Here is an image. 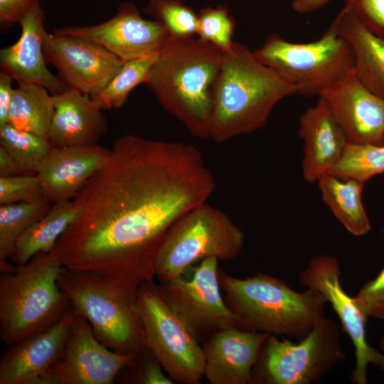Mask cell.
Wrapping results in <instances>:
<instances>
[{
  "label": "cell",
  "mask_w": 384,
  "mask_h": 384,
  "mask_svg": "<svg viewBox=\"0 0 384 384\" xmlns=\"http://www.w3.org/2000/svg\"><path fill=\"white\" fill-rule=\"evenodd\" d=\"M330 0H292V9L297 13L306 14L324 6Z\"/></svg>",
  "instance_id": "ab89813d"
},
{
  "label": "cell",
  "mask_w": 384,
  "mask_h": 384,
  "mask_svg": "<svg viewBox=\"0 0 384 384\" xmlns=\"http://www.w3.org/2000/svg\"><path fill=\"white\" fill-rule=\"evenodd\" d=\"M39 0H0V25L9 29L18 21L30 7Z\"/></svg>",
  "instance_id": "8d00e7d4"
},
{
  "label": "cell",
  "mask_w": 384,
  "mask_h": 384,
  "mask_svg": "<svg viewBox=\"0 0 384 384\" xmlns=\"http://www.w3.org/2000/svg\"><path fill=\"white\" fill-rule=\"evenodd\" d=\"M317 183L322 201L350 234L362 236L370 231V221L361 199L363 183L329 174L323 175Z\"/></svg>",
  "instance_id": "cb8c5ba5"
},
{
  "label": "cell",
  "mask_w": 384,
  "mask_h": 384,
  "mask_svg": "<svg viewBox=\"0 0 384 384\" xmlns=\"http://www.w3.org/2000/svg\"><path fill=\"white\" fill-rule=\"evenodd\" d=\"M138 364L137 379L134 383L142 384H173L174 381L166 376L162 366L145 347L135 358Z\"/></svg>",
  "instance_id": "d590c367"
},
{
  "label": "cell",
  "mask_w": 384,
  "mask_h": 384,
  "mask_svg": "<svg viewBox=\"0 0 384 384\" xmlns=\"http://www.w3.org/2000/svg\"><path fill=\"white\" fill-rule=\"evenodd\" d=\"M139 284L65 267L58 277L75 313L87 319L104 346L122 354L138 355L145 348L137 309Z\"/></svg>",
  "instance_id": "5b68a950"
},
{
  "label": "cell",
  "mask_w": 384,
  "mask_h": 384,
  "mask_svg": "<svg viewBox=\"0 0 384 384\" xmlns=\"http://www.w3.org/2000/svg\"><path fill=\"white\" fill-rule=\"evenodd\" d=\"M353 298L367 319L384 321V265L374 278L362 285Z\"/></svg>",
  "instance_id": "836d02e7"
},
{
  "label": "cell",
  "mask_w": 384,
  "mask_h": 384,
  "mask_svg": "<svg viewBox=\"0 0 384 384\" xmlns=\"http://www.w3.org/2000/svg\"><path fill=\"white\" fill-rule=\"evenodd\" d=\"M54 31L93 41L124 62L160 51L170 38L159 21L144 18L137 6L127 1L121 3L115 14L102 23Z\"/></svg>",
  "instance_id": "9a60e30c"
},
{
  "label": "cell",
  "mask_w": 384,
  "mask_h": 384,
  "mask_svg": "<svg viewBox=\"0 0 384 384\" xmlns=\"http://www.w3.org/2000/svg\"><path fill=\"white\" fill-rule=\"evenodd\" d=\"M13 77L6 72L0 71V127L8 124L9 111L14 88Z\"/></svg>",
  "instance_id": "74e56055"
},
{
  "label": "cell",
  "mask_w": 384,
  "mask_h": 384,
  "mask_svg": "<svg viewBox=\"0 0 384 384\" xmlns=\"http://www.w3.org/2000/svg\"><path fill=\"white\" fill-rule=\"evenodd\" d=\"M269 334L231 328L213 334L203 347L210 384L253 383L252 370Z\"/></svg>",
  "instance_id": "ffe728a7"
},
{
  "label": "cell",
  "mask_w": 384,
  "mask_h": 384,
  "mask_svg": "<svg viewBox=\"0 0 384 384\" xmlns=\"http://www.w3.org/2000/svg\"><path fill=\"white\" fill-rule=\"evenodd\" d=\"M333 22L351 47L357 78L368 90L384 100V41L343 8Z\"/></svg>",
  "instance_id": "603a6c76"
},
{
  "label": "cell",
  "mask_w": 384,
  "mask_h": 384,
  "mask_svg": "<svg viewBox=\"0 0 384 384\" xmlns=\"http://www.w3.org/2000/svg\"><path fill=\"white\" fill-rule=\"evenodd\" d=\"M137 309L145 347L174 383L198 384L206 356L198 337L154 280L139 285Z\"/></svg>",
  "instance_id": "9c48e42d"
},
{
  "label": "cell",
  "mask_w": 384,
  "mask_h": 384,
  "mask_svg": "<svg viewBox=\"0 0 384 384\" xmlns=\"http://www.w3.org/2000/svg\"><path fill=\"white\" fill-rule=\"evenodd\" d=\"M296 94L295 86L233 41L213 91L209 139L221 143L262 129L277 104Z\"/></svg>",
  "instance_id": "3957f363"
},
{
  "label": "cell",
  "mask_w": 384,
  "mask_h": 384,
  "mask_svg": "<svg viewBox=\"0 0 384 384\" xmlns=\"http://www.w3.org/2000/svg\"><path fill=\"white\" fill-rule=\"evenodd\" d=\"M352 14L370 33L384 41V0H343Z\"/></svg>",
  "instance_id": "e575fe53"
},
{
  "label": "cell",
  "mask_w": 384,
  "mask_h": 384,
  "mask_svg": "<svg viewBox=\"0 0 384 384\" xmlns=\"http://www.w3.org/2000/svg\"><path fill=\"white\" fill-rule=\"evenodd\" d=\"M137 356L107 348L96 338L87 319L75 313L65 349L45 384H111Z\"/></svg>",
  "instance_id": "5bb4252c"
},
{
  "label": "cell",
  "mask_w": 384,
  "mask_h": 384,
  "mask_svg": "<svg viewBox=\"0 0 384 384\" xmlns=\"http://www.w3.org/2000/svg\"><path fill=\"white\" fill-rule=\"evenodd\" d=\"M78 215L73 201L53 203L50 210L17 240L10 260L16 265L27 263L40 252H50Z\"/></svg>",
  "instance_id": "d4e9b609"
},
{
  "label": "cell",
  "mask_w": 384,
  "mask_h": 384,
  "mask_svg": "<svg viewBox=\"0 0 384 384\" xmlns=\"http://www.w3.org/2000/svg\"><path fill=\"white\" fill-rule=\"evenodd\" d=\"M63 265L40 252L0 277V337L7 346L45 331L72 307L58 284Z\"/></svg>",
  "instance_id": "8992f818"
},
{
  "label": "cell",
  "mask_w": 384,
  "mask_h": 384,
  "mask_svg": "<svg viewBox=\"0 0 384 384\" xmlns=\"http://www.w3.org/2000/svg\"><path fill=\"white\" fill-rule=\"evenodd\" d=\"M0 146L14 158L24 174H36L52 147L46 137L10 124L0 127Z\"/></svg>",
  "instance_id": "f546056e"
},
{
  "label": "cell",
  "mask_w": 384,
  "mask_h": 384,
  "mask_svg": "<svg viewBox=\"0 0 384 384\" xmlns=\"http://www.w3.org/2000/svg\"><path fill=\"white\" fill-rule=\"evenodd\" d=\"M384 173V145L348 142L329 174L365 183Z\"/></svg>",
  "instance_id": "f1b7e54d"
},
{
  "label": "cell",
  "mask_w": 384,
  "mask_h": 384,
  "mask_svg": "<svg viewBox=\"0 0 384 384\" xmlns=\"http://www.w3.org/2000/svg\"><path fill=\"white\" fill-rule=\"evenodd\" d=\"M74 316L72 306L48 329L8 346L0 358V384H45L65 349Z\"/></svg>",
  "instance_id": "e0dca14e"
},
{
  "label": "cell",
  "mask_w": 384,
  "mask_h": 384,
  "mask_svg": "<svg viewBox=\"0 0 384 384\" xmlns=\"http://www.w3.org/2000/svg\"><path fill=\"white\" fill-rule=\"evenodd\" d=\"M159 53L125 61L103 90L92 98L93 105L102 111L123 107L132 91L139 85L145 83Z\"/></svg>",
  "instance_id": "83f0119b"
},
{
  "label": "cell",
  "mask_w": 384,
  "mask_h": 384,
  "mask_svg": "<svg viewBox=\"0 0 384 384\" xmlns=\"http://www.w3.org/2000/svg\"><path fill=\"white\" fill-rule=\"evenodd\" d=\"M235 23L226 5L207 6L198 12L196 35L223 51L228 50L233 42Z\"/></svg>",
  "instance_id": "1f68e13d"
},
{
  "label": "cell",
  "mask_w": 384,
  "mask_h": 384,
  "mask_svg": "<svg viewBox=\"0 0 384 384\" xmlns=\"http://www.w3.org/2000/svg\"><path fill=\"white\" fill-rule=\"evenodd\" d=\"M380 358L376 366H378L381 370L384 371V334L381 336L378 343Z\"/></svg>",
  "instance_id": "60d3db41"
},
{
  "label": "cell",
  "mask_w": 384,
  "mask_h": 384,
  "mask_svg": "<svg viewBox=\"0 0 384 384\" xmlns=\"http://www.w3.org/2000/svg\"><path fill=\"white\" fill-rule=\"evenodd\" d=\"M254 54L305 96H319L354 68L351 47L333 21L311 42H291L271 34Z\"/></svg>",
  "instance_id": "ba28073f"
},
{
  "label": "cell",
  "mask_w": 384,
  "mask_h": 384,
  "mask_svg": "<svg viewBox=\"0 0 384 384\" xmlns=\"http://www.w3.org/2000/svg\"><path fill=\"white\" fill-rule=\"evenodd\" d=\"M24 174L14 158L0 146V177Z\"/></svg>",
  "instance_id": "f35d334b"
},
{
  "label": "cell",
  "mask_w": 384,
  "mask_h": 384,
  "mask_svg": "<svg viewBox=\"0 0 384 384\" xmlns=\"http://www.w3.org/2000/svg\"><path fill=\"white\" fill-rule=\"evenodd\" d=\"M215 188L194 146L126 134L73 199L77 218L52 252L69 269L152 280L170 226L208 202Z\"/></svg>",
  "instance_id": "6da1fadb"
},
{
  "label": "cell",
  "mask_w": 384,
  "mask_h": 384,
  "mask_svg": "<svg viewBox=\"0 0 384 384\" xmlns=\"http://www.w3.org/2000/svg\"><path fill=\"white\" fill-rule=\"evenodd\" d=\"M218 262L215 257L206 258L193 268L189 279L181 276L159 284L198 337L203 331L242 329L221 296Z\"/></svg>",
  "instance_id": "8fae6325"
},
{
  "label": "cell",
  "mask_w": 384,
  "mask_h": 384,
  "mask_svg": "<svg viewBox=\"0 0 384 384\" xmlns=\"http://www.w3.org/2000/svg\"><path fill=\"white\" fill-rule=\"evenodd\" d=\"M54 112L47 134L52 146L98 144L107 131V122L92 98L69 89L53 95Z\"/></svg>",
  "instance_id": "7402d4cb"
},
{
  "label": "cell",
  "mask_w": 384,
  "mask_h": 384,
  "mask_svg": "<svg viewBox=\"0 0 384 384\" xmlns=\"http://www.w3.org/2000/svg\"><path fill=\"white\" fill-rule=\"evenodd\" d=\"M244 243V233L230 217L206 202L170 226L156 255L155 276L160 282H167L184 275L206 258L233 260Z\"/></svg>",
  "instance_id": "52a82bcc"
},
{
  "label": "cell",
  "mask_w": 384,
  "mask_h": 384,
  "mask_svg": "<svg viewBox=\"0 0 384 384\" xmlns=\"http://www.w3.org/2000/svg\"><path fill=\"white\" fill-rule=\"evenodd\" d=\"M341 269L336 257L323 255L314 257L299 274V282L319 292L329 303L338 317L342 329L349 336L355 349L356 366L351 380L366 384L370 364L377 366L380 358L378 348L370 346L366 338L367 318L361 312L352 297L341 283Z\"/></svg>",
  "instance_id": "7c38bea8"
},
{
  "label": "cell",
  "mask_w": 384,
  "mask_h": 384,
  "mask_svg": "<svg viewBox=\"0 0 384 384\" xmlns=\"http://www.w3.org/2000/svg\"><path fill=\"white\" fill-rule=\"evenodd\" d=\"M110 154L111 150L99 144L52 146L36 172L44 198L52 204L73 201Z\"/></svg>",
  "instance_id": "d6986e66"
},
{
  "label": "cell",
  "mask_w": 384,
  "mask_h": 384,
  "mask_svg": "<svg viewBox=\"0 0 384 384\" xmlns=\"http://www.w3.org/2000/svg\"><path fill=\"white\" fill-rule=\"evenodd\" d=\"M47 64L70 89L93 98L119 72L124 61L100 45L77 36L48 33L43 38Z\"/></svg>",
  "instance_id": "4fadbf2b"
},
{
  "label": "cell",
  "mask_w": 384,
  "mask_h": 384,
  "mask_svg": "<svg viewBox=\"0 0 384 384\" xmlns=\"http://www.w3.org/2000/svg\"><path fill=\"white\" fill-rule=\"evenodd\" d=\"M223 55L220 48L198 38L170 37L144 83L166 112L201 139H209Z\"/></svg>",
  "instance_id": "7a4b0ae2"
},
{
  "label": "cell",
  "mask_w": 384,
  "mask_h": 384,
  "mask_svg": "<svg viewBox=\"0 0 384 384\" xmlns=\"http://www.w3.org/2000/svg\"><path fill=\"white\" fill-rule=\"evenodd\" d=\"M53 112V95L46 88L18 82L14 90L8 124L47 138Z\"/></svg>",
  "instance_id": "484cf974"
},
{
  "label": "cell",
  "mask_w": 384,
  "mask_h": 384,
  "mask_svg": "<svg viewBox=\"0 0 384 384\" xmlns=\"http://www.w3.org/2000/svg\"><path fill=\"white\" fill-rule=\"evenodd\" d=\"M52 203L46 198L32 202L0 205V270L7 272L13 265L7 262L18 238L42 218Z\"/></svg>",
  "instance_id": "4316f807"
},
{
  "label": "cell",
  "mask_w": 384,
  "mask_h": 384,
  "mask_svg": "<svg viewBox=\"0 0 384 384\" xmlns=\"http://www.w3.org/2000/svg\"><path fill=\"white\" fill-rule=\"evenodd\" d=\"M218 279L242 329L299 340L326 316L324 296L310 289L297 292L280 278L258 273L242 279L219 272Z\"/></svg>",
  "instance_id": "277c9868"
},
{
  "label": "cell",
  "mask_w": 384,
  "mask_h": 384,
  "mask_svg": "<svg viewBox=\"0 0 384 384\" xmlns=\"http://www.w3.org/2000/svg\"><path fill=\"white\" fill-rule=\"evenodd\" d=\"M142 11L159 21L171 38L196 35L198 12L181 0H149Z\"/></svg>",
  "instance_id": "4dcf8cb0"
},
{
  "label": "cell",
  "mask_w": 384,
  "mask_h": 384,
  "mask_svg": "<svg viewBox=\"0 0 384 384\" xmlns=\"http://www.w3.org/2000/svg\"><path fill=\"white\" fill-rule=\"evenodd\" d=\"M348 142L384 145V100L365 87L351 70L321 95Z\"/></svg>",
  "instance_id": "2e32d148"
},
{
  "label": "cell",
  "mask_w": 384,
  "mask_h": 384,
  "mask_svg": "<svg viewBox=\"0 0 384 384\" xmlns=\"http://www.w3.org/2000/svg\"><path fill=\"white\" fill-rule=\"evenodd\" d=\"M44 22L45 11L37 1L18 21L21 35L18 41L1 49L0 67L17 83L40 85L55 95L70 88L47 68L43 47Z\"/></svg>",
  "instance_id": "ac0fdd59"
},
{
  "label": "cell",
  "mask_w": 384,
  "mask_h": 384,
  "mask_svg": "<svg viewBox=\"0 0 384 384\" xmlns=\"http://www.w3.org/2000/svg\"><path fill=\"white\" fill-rule=\"evenodd\" d=\"M299 135L303 140L302 171L304 181L315 183L329 174L338 161L346 137L327 102L321 96L299 117Z\"/></svg>",
  "instance_id": "44dd1931"
},
{
  "label": "cell",
  "mask_w": 384,
  "mask_h": 384,
  "mask_svg": "<svg viewBox=\"0 0 384 384\" xmlns=\"http://www.w3.org/2000/svg\"><path fill=\"white\" fill-rule=\"evenodd\" d=\"M44 198L36 174L0 177V205L32 203Z\"/></svg>",
  "instance_id": "d6a6232c"
},
{
  "label": "cell",
  "mask_w": 384,
  "mask_h": 384,
  "mask_svg": "<svg viewBox=\"0 0 384 384\" xmlns=\"http://www.w3.org/2000/svg\"><path fill=\"white\" fill-rule=\"evenodd\" d=\"M341 330L324 316L297 342L269 334L252 370L253 383L310 384L345 359Z\"/></svg>",
  "instance_id": "30bf717a"
}]
</instances>
